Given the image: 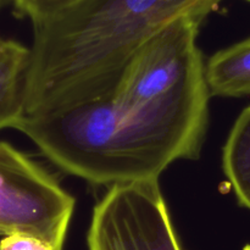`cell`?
<instances>
[{
    "mask_svg": "<svg viewBox=\"0 0 250 250\" xmlns=\"http://www.w3.org/2000/svg\"><path fill=\"white\" fill-rule=\"evenodd\" d=\"M83 0H14L15 14L29 19L33 26L59 16Z\"/></svg>",
    "mask_w": 250,
    "mask_h": 250,
    "instance_id": "9c48e42d",
    "label": "cell"
},
{
    "mask_svg": "<svg viewBox=\"0 0 250 250\" xmlns=\"http://www.w3.org/2000/svg\"><path fill=\"white\" fill-rule=\"evenodd\" d=\"M88 250H186L159 180L115 185L93 209Z\"/></svg>",
    "mask_w": 250,
    "mask_h": 250,
    "instance_id": "5b68a950",
    "label": "cell"
},
{
    "mask_svg": "<svg viewBox=\"0 0 250 250\" xmlns=\"http://www.w3.org/2000/svg\"><path fill=\"white\" fill-rule=\"evenodd\" d=\"M207 81L211 95H250V37L217 51L209 59Z\"/></svg>",
    "mask_w": 250,
    "mask_h": 250,
    "instance_id": "52a82bcc",
    "label": "cell"
},
{
    "mask_svg": "<svg viewBox=\"0 0 250 250\" xmlns=\"http://www.w3.org/2000/svg\"><path fill=\"white\" fill-rule=\"evenodd\" d=\"M12 1H14V0H0V12H1L5 7L9 6V5H12Z\"/></svg>",
    "mask_w": 250,
    "mask_h": 250,
    "instance_id": "8fae6325",
    "label": "cell"
},
{
    "mask_svg": "<svg viewBox=\"0 0 250 250\" xmlns=\"http://www.w3.org/2000/svg\"><path fill=\"white\" fill-rule=\"evenodd\" d=\"M31 48L0 37V131L15 128L26 115Z\"/></svg>",
    "mask_w": 250,
    "mask_h": 250,
    "instance_id": "8992f818",
    "label": "cell"
},
{
    "mask_svg": "<svg viewBox=\"0 0 250 250\" xmlns=\"http://www.w3.org/2000/svg\"><path fill=\"white\" fill-rule=\"evenodd\" d=\"M75 207L45 168L0 141V237L31 234L63 250Z\"/></svg>",
    "mask_w": 250,
    "mask_h": 250,
    "instance_id": "277c9868",
    "label": "cell"
},
{
    "mask_svg": "<svg viewBox=\"0 0 250 250\" xmlns=\"http://www.w3.org/2000/svg\"><path fill=\"white\" fill-rule=\"evenodd\" d=\"M222 168L239 205L250 210V105L229 132L222 151Z\"/></svg>",
    "mask_w": 250,
    "mask_h": 250,
    "instance_id": "ba28073f",
    "label": "cell"
},
{
    "mask_svg": "<svg viewBox=\"0 0 250 250\" xmlns=\"http://www.w3.org/2000/svg\"><path fill=\"white\" fill-rule=\"evenodd\" d=\"M15 129L59 168L94 185L159 180L175 161L200 154L207 127L160 110L99 98L41 115Z\"/></svg>",
    "mask_w": 250,
    "mask_h": 250,
    "instance_id": "6da1fadb",
    "label": "cell"
},
{
    "mask_svg": "<svg viewBox=\"0 0 250 250\" xmlns=\"http://www.w3.org/2000/svg\"><path fill=\"white\" fill-rule=\"evenodd\" d=\"M0 250H54L50 244L38 237L14 233L0 239Z\"/></svg>",
    "mask_w": 250,
    "mask_h": 250,
    "instance_id": "30bf717a",
    "label": "cell"
},
{
    "mask_svg": "<svg viewBox=\"0 0 250 250\" xmlns=\"http://www.w3.org/2000/svg\"><path fill=\"white\" fill-rule=\"evenodd\" d=\"M205 19L185 15L154 34L129 61L111 97L128 107L209 111L207 63L197 43Z\"/></svg>",
    "mask_w": 250,
    "mask_h": 250,
    "instance_id": "3957f363",
    "label": "cell"
},
{
    "mask_svg": "<svg viewBox=\"0 0 250 250\" xmlns=\"http://www.w3.org/2000/svg\"><path fill=\"white\" fill-rule=\"evenodd\" d=\"M249 1H250V0H249Z\"/></svg>",
    "mask_w": 250,
    "mask_h": 250,
    "instance_id": "7c38bea8",
    "label": "cell"
},
{
    "mask_svg": "<svg viewBox=\"0 0 250 250\" xmlns=\"http://www.w3.org/2000/svg\"><path fill=\"white\" fill-rule=\"evenodd\" d=\"M221 0H83L33 28L44 75L75 99L111 94L148 39L185 15L208 16Z\"/></svg>",
    "mask_w": 250,
    "mask_h": 250,
    "instance_id": "7a4b0ae2",
    "label": "cell"
}]
</instances>
